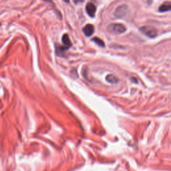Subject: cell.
Returning a JSON list of instances; mask_svg holds the SVG:
<instances>
[{"mask_svg": "<svg viewBox=\"0 0 171 171\" xmlns=\"http://www.w3.org/2000/svg\"><path fill=\"white\" fill-rule=\"evenodd\" d=\"M83 32L85 35L88 37H90L91 35H92L94 32V27L93 25L92 24H87L83 28Z\"/></svg>", "mask_w": 171, "mask_h": 171, "instance_id": "5b68a950", "label": "cell"}, {"mask_svg": "<svg viewBox=\"0 0 171 171\" xmlns=\"http://www.w3.org/2000/svg\"><path fill=\"white\" fill-rule=\"evenodd\" d=\"M140 31L142 34L150 38H154L157 36L158 32L155 27L152 26H143L140 28Z\"/></svg>", "mask_w": 171, "mask_h": 171, "instance_id": "7a4b0ae2", "label": "cell"}, {"mask_svg": "<svg viewBox=\"0 0 171 171\" xmlns=\"http://www.w3.org/2000/svg\"><path fill=\"white\" fill-rule=\"evenodd\" d=\"M128 7L126 5H122V6L117 7L115 12H114V16L116 18H123L126 16L127 14Z\"/></svg>", "mask_w": 171, "mask_h": 171, "instance_id": "3957f363", "label": "cell"}, {"mask_svg": "<svg viewBox=\"0 0 171 171\" xmlns=\"http://www.w3.org/2000/svg\"><path fill=\"white\" fill-rule=\"evenodd\" d=\"M86 11L87 12L89 16L93 17L95 16L96 11V7L95 5L92 3H88L86 7Z\"/></svg>", "mask_w": 171, "mask_h": 171, "instance_id": "277c9868", "label": "cell"}, {"mask_svg": "<svg viewBox=\"0 0 171 171\" xmlns=\"http://www.w3.org/2000/svg\"><path fill=\"white\" fill-rule=\"evenodd\" d=\"M92 41H93V42H95L96 44H98V45H100V46L104 47V42L101 39H100V38H94L92 39Z\"/></svg>", "mask_w": 171, "mask_h": 171, "instance_id": "30bf717a", "label": "cell"}, {"mask_svg": "<svg viewBox=\"0 0 171 171\" xmlns=\"http://www.w3.org/2000/svg\"><path fill=\"white\" fill-rule=\"evenodd\" d=\"M62 42L63 43V46L66 48L67 50H68L69 48L71 47V45H72L70 38H69L68 35L67 34L63 35L62 38Z\"/></svg>", "mask_w": 171, "mask_h": 171, "instance_id": "8992f818", "label": "cell"}, {"mask_svg": "<svg viewBox=\"0 0 171 171\" xmlns=\"http://www.w3.org/2000/svg\"><path fill=\"white\" fill-rule=\"evenodd\" d=\"M106 81L110 84H116L118 82V78H117L115 76L110 74L106 76Z\"/></svg>", "mask_w": 171, "mask_h": 171, "instance_id": "9c48e42d", "label": "cell"}, {"mask_svg": "<svg viewBox=\"0 0 171 171\" xmlns=\"http://www.w3.org/2000/svg\"><path fill=\"white\" fill-rule=\"evenodd\" d=\"M108 30L109 32L114 34H121L126 32V27L122 24H112L108 25Z\"/></svg>", "mask_w": 171, "mask_h": 171, "instance_id": "6da1fadb", "label": "cell"}, {"mask_svg": "<svg viewBox=\"0 0 171 171\" xmlns=\"http://www.w3.org/2000/svg\"><path fill=\"white\" fill-rule=\"evenodd\" d=\"M170 9H171L170 2L168 1V2H165V3H163L161 6L159 7V11L161 13H164L166 12L170 11Z\"/></svg>", "mask_w": 171, "mask_h": 171, "instance_id": "ba28073f", "label": "cell"}, {"mask_svg": "<svg viewBox=\"0 0 171 171\" xmlns=\"http://www.w3.org/2000/svg\"><path fill=\"white\" fill-rule=\"evenodd\" d=\"M68 50L66 48H64L63 45H61L59 44L56 45V55L58 56H64L65 52Z\"/></svg>", "mask_w": 171, "mask_h": 171, "instance_id": "52a82bcc", "label": "cell"}]
</instances>
